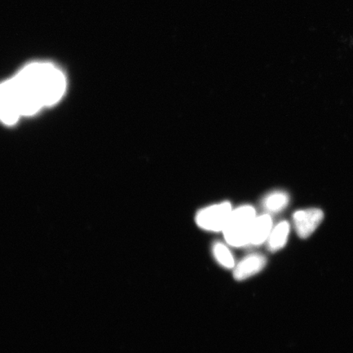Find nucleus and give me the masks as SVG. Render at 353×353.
I'll return each instance as SVG.
<instances>
[{"instance_id": "obj_1", "label": "nucleus", "mask_w": 353, "mask_h": 353, "mask_svg": "<svg viewBox=\"0 0 353 353\" xmlns=\"http://www.w3.org/2000/svg\"><path fill=\"white\" fill-rule=\"evenodd\" d=\"M21 117H30L63 99L66 79L63 70L46 61L24 66L10 79Z\"/></svg>"}, {"instance_id": "obj_2", "label": "nucleus", "mask_w": 353, "mask_h": 353, "mask_svg": "<svg viewBox=\"0 0 353 353\" xmlns=\"http://www.w3.org/2000/svg\"><path fill=\"white\" fill-rule=\"evenodd\" d=\"M256 216L252 206L244 205L232 210L223 232L225 240L233 247L250 245L251 228Z\"/></svg>"}, {"instance_id": "obj_3", "label": "nucleus", "mask_w": 353, "mask_h": 353, "mask_svg": "<svg viewBox=\"0 0 353 353\" xmlns=\"http://www.w3.org/2000/svg\"><path fill=\"white\" fill-rule=\"evenodd\" d=\"M232 205L229 202L221 203L198 212L196 223L207 231H223L232 214Z\"/></svg>"}, {"instance_id": "obj_4", "label": "nucleus", "mask_w": 353, "mask_h": 353, "mask_svg": "<svg viewBox=\"0 0 353 353\" xmlns=\"http://www.w3.org/2000/svg\"><path fill=\"white\" fill-rule=\"evenodd\" d=\"M21 114L10 79L0 83V121L8 125H15Z\"/></svg>"}, {"instance_id": "obj_5", "label": "nucleus", "mask_w": 353, "mask_h": 353, "mask_svg": "<svg viewBox=\"0 0 353 353\" xmlns=\"http://www.w3.org/2000/svg\"><path fill=\"white\" fill-rule=\"evenodd\" d=\"M324 213L319 209H309L295 212L293 216L295 230L302 239H307L319 227Z\"/></svg>"}, {"instance_id": "obj_6", "label": "nucleus", "mask_w": 353, "mask_h": 353, "mask_svg": "<svg viewBox=\"0 0 353 353\" xmlns=\"http://www.w3.org/2000/svg\"><path fill=\"white\" fill-rule=\"evenodd\" d=\"M267 263L266 258L260 254H250L238 263L234 268V278L244 281L261 272Z\"/></svg>"}, {"instance_id": "obj_7", "label": "nucleus", "mask_w": 353, "mask_h": 353, "mask_svg": "<svg viewBox=\"0 0 353 353\" xmlns=\"http://www.w3.org/2000/svg\"><path fill=\"white\" fill-rule=\"evenodd\" d=\"M272 230V221L270 216L264 214L256 217L250 236V245H260L268 241Z\"/></svg>"}, {"instance_id": "obj_8", "label": "nucleus", "mask_w": 353, "mask_h": 353, "mask_svg": "<svg viewBox=\"0 0 353 353\" xmlns=\"http://www.w3.org/2000/svg\"><path fill=\"white\" fill-rule=\"evenodd\" d=\"M290 233V224L288 222H281L277 224L272 229L270 235L268 239V245L269 250L272 252L281 250L285 245L287 239H288Z\"/></svg>"}, {"instance_id": "obj_9", "label": "nucleus", "mask_w": 353, "mask_h": 353, "mask_svg": "<svg viewBox=\"0 0 353 353\" xmlns=\"http://www.w3.org/2000/svg\"><path fill=\"white\" fill-rule=\"evenodd\" d=\"M289 195L284 192H274L263 199V208L272 213L283 210L289 204Z\"/></svg>"}, {"instance_id": "obj_10", "label": "nucleus", "mask_w": 353, "mask_h": 353, "mask_svg": "<svg viewBox=\"0 0 353 353\" xmlns=\"http://www.w3.org/2000/svg\"><path fill=\"white\" fill-rule=\"evenodd\" d=\"M213 254L217 261L224 268H233L235 267V261H234L230 250L222 243H215L213 246Z\"/></svg>"}]
</instances>
